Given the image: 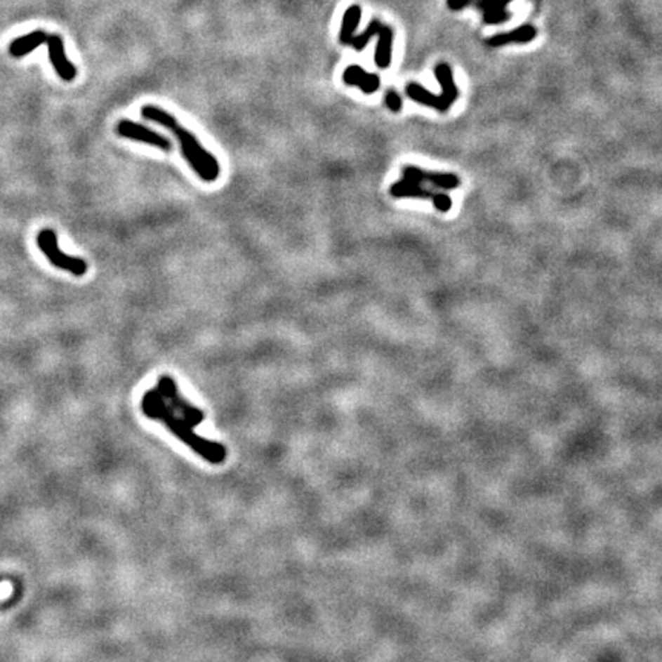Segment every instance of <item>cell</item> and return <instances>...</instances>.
Instances as JSON below:
<instances>
[{
    "label": "cell",
    "mask_w": 662,
    "mask_h": 662,
    "mask_svg": "<svg viewBox=\"0 0 662 662\" xmlns=\"http://www.w3.org/2000/svg\"><path fill=\"white\" fill-rule=\"evenodd\" d=\"M141 411L150 421L163 423L175 437L195 452L204 462L221 465L227 457L223 443L208 440L197 434V428L204 422L206 414L201 408L184 399L178 385L171 376H161L157 387L145 392L141 399Z\"/></svg>",
    "instance_id": "1"
},
{
    "label": "cell",
    "mask_w": 662,
    "mask_h": 662,
    "mask_svg": "<svg viewBox=\"0 0 662 662\" xmlns=\"http://www.w3.org/2000/svg\"><path fill=\"white\" fill-rule=\"evenodd\" d=\"M141 117L146 120H150L163 126V128H166L167 131H171L173 133L175 138H177L180 143L183 157L186 158L189 166L194 169V172L201 180L207 183L218 180V177H220V173H221L220 163H218L216 158L208 152V150H206L203 146H201V143L194 133L187 131L186 128H183L173 115L166 112L161 107L147 105L141 107Z\"/></svg>",
    "instance_id": "2"
},
{
    "label": "cell",
    "mask_w": 662,
    "mask_h": 662,
    "mask_svg": "<svg viewBox=\"0 0 662 662\" xmlns=\"http://www.w3.org/2000/svg\"><path fill=\"white\" fill-rule=\"evenodd\" d=\"M37 247L41 250V253L46 256V259L54 267L60 270H66L72 273L74 276H83L88 272V263L85 259L66 255L65 251L58 247L57 233L53 229H44L37 234Z\"/></svg>",
    "instance_id": "3"
},
{
    "label": "cell",
    "mask_w": 662,
    "mask_h": 662,
    "mask_svg": "<svg viewBox=\"0 0 662 662\" xmlns=\"http://www.w3.org/2000/svg\"><path fill=\"white\" fill-rule=\"evenodd\" d=\"M117 133H119V135L123 138H129L133 141H140V143L155 146L158 149L164 150V152H169V150H172V143L169 138L152 129H149L147 126H143L135 121H131V120L119 121V124H117Z\"/></svg>",
    "instance_id": "4"
},
{
    "label": "cell",
    "mask_w": 662,
    "mask_h": 662,
    "mask_svg": "<svg viewBox=\"0 0 662 662\" xmlns=\"http://www.w3.org/2000/svg\"><path fill=\"white\" fill-rule=\"evenodd\" d=\"M46 45H48L49 62H51L53 68L57 72L58 77H60L63 81H72L75 77H77V69H75V66L69 62L68 55H66L63 39L58 34H53L48 37Z\"/></svg>",
    "instance_id": "5"
},
{
    "label": "cell",
    "mask_w": 662,
    "mask_h": 662,
    "mask_svg": "<svg viewBox=\"0 0 662 662\" xmlns=\"http://www.w3.org/2000/svg\"><path fill=\"white\" fill-rule=\"evenodd\" d=\"M402 178L409 181H417L421 184L430 183L434 187L440 189H457L460 186V178L454 173H442V172H428L423 169H418L414 166H406L402 171Z\"/></svg>",
    "instance_id": "6"
},
{
    "label": "cell",
    "mask_w": 662,
    "mask_h": 662,
    "mask_svg": "<svg viewBox=\"0 0 662 662\" xmlns=\"http://www.w3.org/2000/svg\"><path fill=\"white\" fill-rule=\"evenodd\" d=\"M343 81L348 86H357L365 94H374L380 88V77L377 74L366 72L357 65H351L343 72Z\"/></svg>",
    "instance_id": "7"
},
{
    "label": "cell",
    "mask_w": 662,
    "mask_h": 662,
    "mask_svg": "<svg viewBox=\"0 0 662 662\" xmlns=\"http://www.w3.org/2000/svg\"><path fill=\"white\" fill-rule=\"evenodd\" d=\"M406 95L411 98L413 102L421 103L423 106L434 107L435 111H439V112H446L451 107V103L442 94L435 95L428 89H425L422 85H418V83H409V85L406 86Z\"/></svg>",
    "instance_id": "8"
},
{
    "label": "cell",
    "mask_w": 662,
    "mask_h": 662,
    "mask_svg": "<svg viewBox=\"0 0 662 662\" xmlns=\"http://www.w3.org/2000/svg\"><path fill=\"white\" fill-rule=\"evenodd\" d=\"M512 2V0H474L475 8L483 11V22L488 25H498L509 20L510 14L508 13L506 6Z\"/></svg>",
    "instance_id": "9"
},
{
    "label": "cell",
    "mask_w": 662,
    "mask_h": 662,
    "mask_svg": "<svg viewBox=\"0 0 662 662\" xmlns=\"http://www.w3.org/2000/svg\"><path fill=\"white\" fill-rule=\"evenodd\" d=\"M48 37H49V36L46 34V32L41 31V29L28 32V34L20 36V37H18V39L11 41V45H10V54H11V57H14V58H22V57H25V55L31 54V53L34 51V49H37L39 46L46 44Z\"/></svg>",
    "instance_id": "10"
},
{
    "label": "cell",
    "mask_w": 662,
    "mask_h": 662,
    "mask_svg": "<svg viewBox=\"0 0 662 662\" xmlns=\"http://www.w3.org/2000/svg\"><path fill=\"white\" fill-rule=\"evenodd\" d=\"M535 37H537V29H535L532 25L524 23L514 31L492 36L491 39H488V45L492 48H500L509 44H527V41H532Z\"/></svg>",
    "instance_id": "11"
},
{
    "label": "cell",
    "mask_w": 662,
    "mask_h": 662,
    "mask_svg": "<svg viewBox=\"0 0 662 662\" xmlns=\"http://www.w3.org/2000/svg\"><path fill=\"white\" fill-rule=\"evenodd\" d=\"M376 36H377V46H376L374 62L380 69H385V68H388L391 63L394 31L390 27H387V25L382 23Z\"/></svg>",
    "instance_id": "12"
},
{
    "label": "cell",
    "mask_w": 662,
    "mask_h": 662,
    "mask_svg": "<svg viewBox=\"0 0 662 662\" xmlns=\"http://www.w3.org/2000/svg\"><path fill=\"white\" fill-rule=\"evenodd\" d=\"M390 194L394 198H421V199H432V201L435 195H437L435 192L425 189L423 184L417 181L404 180V178L392 184L390 189Z\"/></svg>",
    "instance_id": "13"
},
{
    "label": "cell",
    "mask_w": 662,
    "mask_h": 662,
    "mask_svg": "<svg viewBox=\"0 0 662 662\" xmlns=\"http://www.w3.org/2000/svg\"><path fill=\"white\" fill-rule=\"evenodd\" d=\"M360 19H362V8L359 5L350 6L348 10L343 14L342 25H340V32H339V40L340 44L350 45L351 40L355 37V32L359 28Z\"/></svg>",
    "instance_id": "14"
},
{
    "label": "cell",
    "mask_w": 662,
    "mask_h": 662,
    "mask_svg": "<svg viewBox=\"0 0 662 662\" xmlns=\"http://www.w3.org/2000/svg\"><path fill=\"white\" fill-rule=\"evenodd\" d=\"M435 79H437L439 85L442 88V95L445 97L451 105L456 103V100L458 97V89L456 86L454 75H452L449 65L439 63L437 66H435Z\"/></svg>",
    "instance_id": "15"
},
{
    "label": "cell",
    "mask_w": 662,
    "mask_h": 662,
    "mask_svg": "<svg viewBox=\"0 0 662 662\" xmlns=\"http://www.w3.org/2000/svg\"><path fill=\"white\" fill-rule=\"evenodd\" d=\"M380 25H382V23H380L379 20H373L370 25H368L366 29L362 32V34H359V36H355V37H353V40H351L350 45L353 46V48L356 49V51H364L366 44H368V41H370V39L377 34V31H379Z\"/></svg>",
    "instance_id": "16"
},
{
    "label": "cell",
    "mask_w": 662,
    "mask_h": 662,
    "mask_svg": "<svg viewBox=\"0 0 662 662\" xmlns=\"http://www.w3.org/2000/svg\"><path fill=\"white\" fill-rule=\"evenodd\" d=\"M385 105L388 106L390 111L392 112H399L402 109V98L394 89H390L385 95Z\"/></svg>",
    "instance_id": "17"
},
{
    "label": "cell",
    "mask_w": 662,
    "mask_h": 662,
    "mask_svg": "<svg viewBox=\"0 0 662 662\" xmlns=\"http://www.w3.org/2000/svg\"><path fill=\"white\" fill-rule=\"evenodd\" d=\"M432 203L439 212H448L452 206V201L446 194H437Z\"/></svg>",
    "instance_id": "18"
},
{
    "label": "cell",
    "mask_w": 662,
    "mask_h": 662,
    "mask_svg": "<svg viewBox=\"0 0 662 662\" xmlns=\"http://www.w3.org/2000/svg\"><path fill=\"white\" fill-rule=\"evenodd\" d=\"M472 4H474V0H448V8L452 11H460Z\"/></svg>",
    "instance_id": "19"
}]
</instances>
